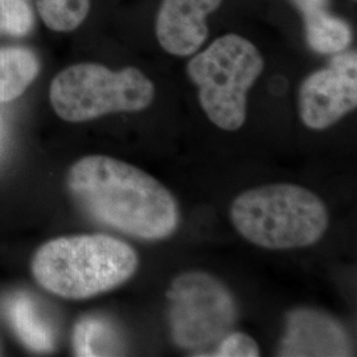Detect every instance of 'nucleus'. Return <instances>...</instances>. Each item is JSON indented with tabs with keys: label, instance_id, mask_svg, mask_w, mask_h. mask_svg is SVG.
<instances>
[{
	"label": "nucleus",
	"instance_id": "39448f33",
	"mask_svg": "<svg viewBox=\"0 0 357 357\" xmlns=\"http://www.w3.org/2000/svg\"><path fill=\"white\" fill-rule=\"evenodd\" d=\"M153 81L137 68L119 72L101 64H77L52 81L53 110L66 122H86L113 113H138L153 101Z\"/></svg>",
	"mask_w": 357,
	"mask_h": 357
},
{
	"label": "nucleus",
	"instance_id": "6e6552de",
	"mask_svg": "<svg viewBox=\"0 0 357 357\" xmlns=\"http://www.w3.org/2000/svg\"><path fill=\"white\" fill-rule=\"evenodd\" d=\"M344 326L314 308H298L287 315L280 356H351Z\"/></svg>",
	"mask_w": 357,
	"mask_h": 357
},
{
	"label": "nucleus",
	"instance_id": "4468645a",
	"mask_svg": "<svg viewBox=\"0 0 357 357\" xmlns=\"http://www.w3.org/2000/svg\"><path fill=\"white\" fill-rule=\"evenodd\" d=\"M90 3L91 0H38V10L52 31L70 32L85 22Z\"/></svg>",
	"mask_w": 357,
	"mask_h": 357
},
{
	"label": "nucleus",
	"instance_id": "f03ea898",
	"mask_svg": "<svg viewBox=\"0 0 357 357\" xmlns=\"http://www.w3.org/2000/svg\"><path fill=\"white\" fill-rule=\"evenodd\" d=\"M139 266L128 243L106 234H77L51 240L32 259L35 280L65 299H88L128 281Z\"/></svg>",
	"mask_w": 357,
	"mask_h": 357
},
{
	"label": "nucleus",
	"instance_id": "423d86ee",
	"mask_svg": "<svg viewBox=\"0 0 357 357\" xmlns=\"http://www.w3.org/2000/svg\"><path fill=\"white\" fill-rule=\"evenodd\" d=\"M167 301L172 340L185 351L202 352L218 344L237 320L233 294L205 271L178 274L167 291Z\"/></svg>",
	"mask_w": 357,
	"mask_h": 357
},
{
	"label": "nucleus",
	"instance_id": "9d476101",
	"mask_svg": "<svg viewBox=\"0 0 357 357\" xmlns=\"http://www.w3.org/2000/svg\"><path fill=\"white\" fill-rule=\"evenodd\" d=\"M40 70L38 57L26 48H0V102L20 97Z\"/></svg>",
	"mask_w": 357,
	"mask_h": 357
},
{
	"label": "nucleus",
	"instance_id": "f3484780",
	"mask_svg": "<svg viewBox=\"0 0 357 357\" xmlns=\"http://www.w3.org/2000/svg\"><path fill=\"white\" fill-rule=\"evenodd\" d=\"M291 1L301 11L302 16L328 10V4H330V0H291Z\"/></svg>",
	"mask_w": 357,
	"mask_h": 357
},
{
	"label": "nucleus",
	"instance_id": "0eeeda50",
	"mask_svg": "<svg viewBox=\"0 0 357 357\" xmlns=\"http://www.w3.org/2000/svg\"><path fill=\"white\" fill-rule=\"evenodd\" d=\"M356 106V51L333 54L327 68L311 73L301 84L298 110L311 130L331 128Z\"/></svg>",
	"mask_w": 357,
	"mask_h": 357
},
{
	"label": "nucleus",
	"instance_id": "20e7f679",
	"mask_svg": "<svg viewBox=\"0 0 357 357\" xmlns=\"http://www.w3.org/2000/svg\"><path fill=\"white\" fill-rule=\"evenodd\" d=\"M265 69V60L249 40L228 33L216 38L187 65L199 89V101L209 121L225 131H237L246 121L248 91Z\"/></svg>",
	"mask_w": 357,
	"mask_h": 357
},
{
	"label": "nucleus",
	"instance_id": "a211bd4d",
	"mask_svg": "<svg viewBox=\"0 0 357 357\" xmlns=\"http://www.w3.org/2000/svg\"><path fill=\"white\" fill-rule=\"evenodd\" d=\"M0 33H3V23H1V13H0Z\"/></svg>",
	"mask_w": 357,
	"mask_h": 357
},
{
	"label": "nucleus",
	"instance_id": "7ed1b4c3",
	"mask_svg": "<svg viewBox=\"0 0 357 357\" xmlns=\"http://www.w3.org/2000/svg\"><path fill=\"white\" fill-rule=\"evenodd\" d=\"M230 218L243 238L270 250L311 246L330 225L328 209L320 197L289 183L243 192L230 206Z\"/></svg>",
	"mask_w": 357,
	"mask_h": 357
},
{
	"label": "nucleus",
	"instance_id": "dca6fc26",
	"mask_svg": "<svg viewBox=\"0 0 357 357\" xmlns=\"http://www.w3.org/2000/svg\"><path fill=\"white\" fill-rule=\"evenodd\" d=\"M209 356L257 357L259 356V347L252 336L243 332H229L220 340L215 352Z\"/></svg>",
	"mask_w": 357,
	"mask_h": 357
},
{
	"label": "nucleus",
	"instance_id": "2eb2a0df",
	"mask_svg": "<svg viewBox=\"0 0 357 357\" xmlns=\"http://www.w3.org/2000/svg\"><path fill=\"white\" fill-rule=\"evenodd\" d=\"M3 32L22 38L33 26V13L26 0H0Z\"/></svg>",
	"mask_w": 357,
	"mask_h": 357
},
{
	"label": "nucleus",
	"instance_id": "f8f14e48",
	"mask_svg": "<svg viewBox=\"0 0 357 357\" xmlns=\"http://www.w3.org/2000/svg\"><path fill=\"white\" fill-rule=\"evenodd\" d=\"M303 20L307 45L315 53L333 56L347 51L352 43L349 24L328 13V10L306 15Z\"/></svg>",
	"mask_w": 357,
	"mask_h": 357
},
{
	"label": "nucleus",
	"instance_id": "1a4fd4ad",
	"mask_svg": "<svg viewBox=\"0 0 357 357\" xmlns=\"http://www.w3.org/2000/svg\"><path fill=\"white\" fill-rule=\"evenodd\" d=\"M224 0H162L155 33L169 54L185 57L199 51L209 35L206 17Z\"/></svg>",
	"mask_w": 357,
	"mask_h": 357
},
{
	"label": "nucleus",
	"instance_id": "9b49d317",
	"mask_svg": "<svg viewBox=\"0 0 357 357\" xmlns=\"http://www.w3.org/2000/svg\"><path fill=\"white\" fill-rule=\"evenodd\" d=\"M13 330L24 344L36 352H48L54 345L51 324L38 311L33 301L24 294L15 296L8 306Z\"/></svg>",
	"mask_w": 357,
	"mask_h": 357
},
{
	"label": "nucleus",
	"instance_id": "f257e3e1",
	"mask_svg": "<svg viewBox=\"0 0 357 357\" xmlns=\"http://www.w3.org/2000/svg\"><path fill=\"white\" fill-rule=\"evenodd\" d=\"M68 188L94 220L128 236L159 241L178 229L174 195L138 167L105 155H90L70 167Z\"/></svg>",
	"mask_w": 357,
	"mask_h": 357
},
{
	"label": "nucleus",
	"instance_id": "ddd939ff",
	"mask_svg": "<svg viewBox=\"0 0 357 357\" xmlns=\"http://www.w3.org/2000/svg\"><path fill=\"white\" fill-rule=\"evenodd\" d=\"M73 349L77 356H115L121 355L123 342L112 321L101 317H86L75 327Z\"/></svg>",
	"mask_w": 357,
	"mask_h": 357
}]
</instances>
